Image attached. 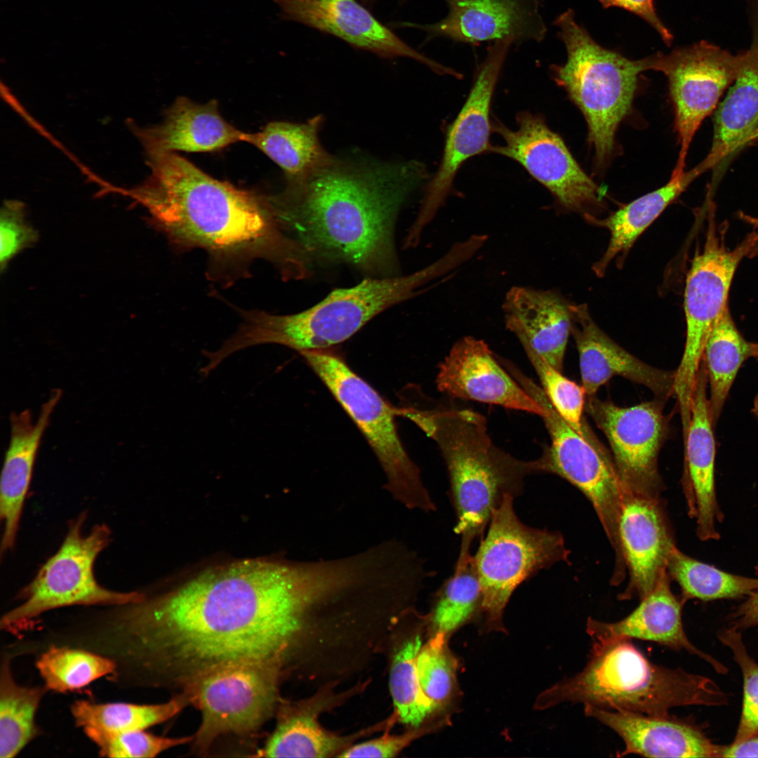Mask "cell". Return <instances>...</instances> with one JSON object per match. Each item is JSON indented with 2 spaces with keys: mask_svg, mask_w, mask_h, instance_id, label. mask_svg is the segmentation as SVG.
<instances>
[{
  "mask_svg": "<svg viewBox=\"0 0 758 758\" xmlns=\"http://www.w3.org/2000/svg\"><path fill=\"white\" fill-rule=\"evenodd\" d=\"M321 592L310 561H238L168 593L114 606L106 643L136 688L182 689L235 664L281 667Z\"/></svg>",
  "mask_w": 758,
  "mask_h": 758,
  "instance_id": "6da1fadb",
  "label": "cell"
},
{
  "mask_svg": "<svg viewBox=\"0 0 758 758\" xmlns=\"http://www.w3.org/2000/svg\"><path fill=\"white\" fill-rule=\"evenodd\" d=\"M415 161L333 157L310 175L267 196L284 232L311 260L347 263L374 277L395 276L394 225L399 209L427 176Z\"/></svg>",
  "mask_w": 758,
  "mask_h": 758,
  "instance_id": "7a4b0ae2",
  "label": "cell"
},
{
  "mask_svg": "<svg viewBox=\"0 0 758 758\" xmlns=\"http://www.w3.org/2000/svg\"><path fill=\"white\" fill-rule=\"evenodd\" d=\"M148 157L152 174L133 195L175 247L204 251L213 268L261 258L286 279L310 274L312 260L282 229L267 196L212 178L175 152Z\"/></svg>",
  "mask_w": 758,
  "mask_h": 758,
  "instance_id": "3957f363",
  "label": "cell"
},
{
  "mask_svg": "<svg viewBox=\"0 0 758 758\" xmlns=\"http://www.w3.org/2000/svg\"><path fill=\"white\" fill-rule=\"evenodd\" d=\"M404 413L439 448L456 517L454 531L460 536L459 552H470L505 496L521 495L525 478L540 474L538 460H519L497 446L486 418L473 410L437 404Z\"/></svg>",
  "mask_w": 758,
  "mask_h": 758,
  "instance_id": "277c9868",
  "label": "cell"
},
{
  "mask_svg": "<svg viewBox=\"0 0 758 758\" xmlns=\"http://www.w3.org/2000/svg\"><path fill=\"white\" fill-rule=\"evenodd\" d=\"M564 703L664 716L673 707L722 706L727 695L711 679L651 661L630 639L592 641L584 668L542 692L534 707Z\"/></svg>",
  "mask_w": 758,
  "mask_h": 758,
  "instance_id": "5b68a950",
  "label": "cell"
},
{
  "mask_svg": "<svg viewBox=\"0 0 758 758\" xmlns=\"http://www.w3.org/2000/svg\"><path fill=\"white\" fill-rule=\"evenodd\" d=\"M440 258L405 276L366 278L358 284L336 288L315 305L291 314L248 311L237 331L225 341L235 353L252 346L277 344L303 351L326 350L349 339L374 317L415 296L421 286L447 273Z\"/></svg>",
  "mask_w": 758,
  "mask_h": 758,
  "instance_id": "8992f818",
  "label": "cell"
},
{
  "mask_svg": "<svg viewBox=\"0 0 758 758\" xmlns=\"http://www.w3.org/2000/svg\"><path fill=\"white\" fill-rule=\"evenodd\" d=\"M567 58L551 67L553 78L583 113L588 140L600 165L611 157L618 127L629 113L639 75L651 69L650 56L632 60L598 44L568 9L554 21Z\"/></svg>",
  "mask_w": 758,
  "mask_h": 758,
  "instance_id": "52a82bcc",
  "label": "cell"
},
{
  "mask_svg": "<svg viewBox=\"0 0 758 758\" xmlns=\"http://www.w3.org/2000/svg\"><path fill=\"white\" fill-rule=\"evenodd\" d=\"M84 514L74 521L58 550L21 592L22 603L1 618L0 629L16 636L33 628L43 613L73 606H117L140 599L138 592H117L101 586L94 575L99 554L109 545L105 524L82 533Z\"/></svg>",
  "mask_w": 758,
  "mask_h": 758,
  "instance_id": "ba28073f",
  "label": "cell"
},
{
  "mask_svg": "<svg viewBox=\"0 0 758 758\" xmlns=\"http://www.w3.org/2000/svg\"><path fill=\"white\" fill-rule=\"evenodd\" d=\"M300 354L368 441L386 474L384 488L408 509L434 511L420 471L398 435L396 411L336 354L327 349Z\"/></svg>",
  "mask_w": 758,
  "mask_h": 758,
  "instance_id": "9c48e42d",
  "label": "cell"
},
{
  "mask_svg": "<svg viewBox=\"0 0 758 758\" xmlns=\"http://www.w3.org/2000/svg\"><path fill=\"white\" fill-rule=\"evenodd\" d=\"M513 375L543 409L540 418L549 434L550 446L538 458L540 473L560 477L590 502L614 551L611 583L620 585L626 578L627 568L619 525L624 498L630 491L621 481L611 454L597 449L571 428L555 411L542 387L520 369Z\"/></svg>",
  "mask_w": 758,
  "mask_h": 758,
  "instance_id": "30bf717a",
  "label": "cell"
},
{
  "mask_svg": "<svg viewBox=\"0 0 758 758\" xmlns=\"http://www.w3.org/2000/svg\"><path fill=\"white\" fill-rule=\"evenodd\" d=\"M507 495L495 510L474 561L481 587V612L487 625L500 628L502 616L516 588L540 571L568 561L562 534L524 524Z\"/></svg>",
  "mask_w": 758,
  "mask_h": 758,
  "instance_id": "8fae6325",
  "label": "cell"
},
{
  "mask_svg": "<svg viewBox=\"0 0 758 758\" xmlns=\"http://www.w3.org/2000/svg\"><path fill=\"white\" fill-rule=\"evenodd\" d=\"M709 208L705 244L702 251L696 253L686 281V340L674 375V395L681 409L691 406L704 349L714 323L728 305L736 269L758 243V232L753 231L735 248H729L725 242L726 225L719 230L712 203Z\"/></svg>",
  "mask_w": 758,
  "mask_h": 758,
  "instance_id": "7c38bea8",
  "label": "cell"
},
{
  "mask_svg": "<svg viewBox=\"0 0 758 758\" xmlns=\"http://www.w3.org/2000/svg\"><path fill=\"white\" fill-rule=\"evenodd\" d=\"M280 666L242 663L205 674L182 689L201 712L194 750L207 752L219 737L258 730L273 713L278 700Z\"/></svg>",
  "mask_w": 758,
  "mask_h": 758,
  "instance_id": "4fadbf2b",
  "label": "cell"
},
{
  "mask_svg": "<svg viewBox=\"0 0 758 758\" xmlns=\"http://www.w3.org/2000/svg\"><path fill=\"white\" fill-rule=\"evenodd\" d=\"M516 119V130L500 121L492 123V131L500 136L503 143L491 145L489 152L520 164L552 194L562 209L584 218L597 217L604 208L601 189L579 166L563 139L538 114L522 112Z\"/></svg>",
  "mask_w": 758,
  "mask_h": 758,
  "instance_id": "5bb4252c",
  "label": "cell"
},
{
  "mask_svg": "<svg viewBox=\"0 0 758 758\" xmlns=\"http://www.w3.org/2000/svg\"><path fill=\"white\" fill-rule=\"evenodd\" d=\"M650 58L651 69L663 72L668 81L680 147L672 173L677 176L685 172L686 156L700 126L716 110L724 93L736 79L740 54L735 55L700 41Z\"/></svg>",
  "mask_w": 758,
  "mask_h": 758,
  "instance_id": "9a60e30c",
  "label": "cell"
},
{
  "mask_svg": "<svg viewBox=\"0 0 758 758\" xmlns=\"http://www.w3.org/2000/svg\"><path fill=\"white\" fill-rule=\"evenodd\" d=\"M513 44L510 40L493 42L479 67L460 111L447 130L438 169L427 185L418 214L406 238L408 245L420 241L424 228L432 220L451 192L463 164L471 157L489 152L492 122L490 110L505 60Z\"/></svg>",
  "mask_w": 758,
  "mask_h": 758,
  "instance_id": "2e32d148",
  "label": "cell"
},
{
  "mask_svg": "<svg viewBox=\"0 0 758 758\" xmlns=\"http://www.w3.org/2000/svg\"><path fill=\"white\" fill-rule=\"evenodd\" d=\"M665 402L656 397L621 407L596 395L586 398L585 411L608 440L618 475L632 493L658 498L664 489L658 456L670 433Z\"/></svg>",
  "mask_w": 758,
  "mask_h": 758,
  "instance_id": "e0dca14e",
  "label": "cell"
},
{
  "mask_svg": "<svg viewBox=\"0 0 758 758\" xmlns=\"http://www.w3.org/2000/svg\"><path fill=\"white\" fill-rule=\"evenodd\" d=\"M438 390L451 399L479 401L541 416L542 406L500 365L481 339L458 340L439 366Z\"/></svg>",
  "mask_w": 758,
  "mask_h": 758,
  "instance_id": "ac0fdd59",
  "label": "cell"
},
{
  "mask_svg": "<svg viewBox=\"0 0 758 758\" xmlns=\"http://www.w3.org/2000/svg\"><path fill=\"white\" fill-rule=\"evenodd\" d=\"M276 1L287 18L334 35L354 47L383 58H408L438 74L462 77L458 72L409 46L355 0Z\"/></svg>",
  "mask_w": 758,
  "mask_h": 758,
  "instance_id": "d6986e66",
  "label": "cell"
},
{
  "mask_svg": "<svg viewBox=\"0 0 758 758\" xmlns=\"http://www.w3.org/2000/svg\"><path fill=\"white\" fill-rule=\"evenodd\" d=\"M448 13L427 25H413L428 39L444 37L456 42L477 44L510 40L519 44L541 42L547 27L538 0H444Z\"/></svg>",
  "mask_w": 758,
  "mask_h": 758,
  "instance_id": "ffe728a7",
  "label": "cell"
},
{
  "mask_svg": "<svg viewBox=\"0 0 758 758\" xmlns=\"http://www.w3.org/2000/svg\"><path fill=\"white\" fill-rule=\"evenodd\" d=\"M619 532L629 581L618 597L641 600L656 587L676 546L661 498L628 491L624 498Z\"/></svg>",
  "mask_w": 758,
  "mask_h": 758,
  "instance_id": "44dd1931",
  "label": "cell"
},
{
  "mask_svg": "<svg viewBox=\"0 0 758 758\" xmlns=\"http://www.w3.org/2000/svg\"><path fill=\"white\" fill-rule=\"evenodd\" d=\"M571 333L587 397L595 396L602 385L616 376L645 386L656 398L665 401L674 394V371L656 368L628 352L597 326L585 304H571Z\"/></svg>",
  "mask_w": 758,
  "mask_h": 758,
  "instance_id": "7402d4cb",
  "label": "cell"
},
{
  "mask_svg": "<svg viewBox=\"0 0 758 758\" xmlns=\"http://www.w3.org/2000/svg\"><path fill=\"white\" fill-rule=\"evenodd\" d=\"M707 379L701 362L692 396L691 420L684 442L681 479L688 514L696 522V535L702 541L718 540L716 523L724 517L717 503L714 481L715 442Z\"/></svg>",
  "mask_w": 758,
  "mask_h": 758,
  "instance_id": "603a6c76",
  "label": "cell"
},
{
  "mask_svg": "<svg viewBox=\"0 0 758 758\" xmlns=\"http://www.w3.org/2000/svg\"><path fill=\"white\" fill-rule=\"evenodd\" d=\"M584 713L622 738L625 749L618 757L634 754L648 757H722L724 745L713 743L689 720L592 705H584Z\"/></svg>",
  "mask_w": 758,
  "mask_h": 758,
  "instance_id": "cb8c5ba5",
  "label": "cell"
},
{
  "mask_svg": "<svg viewBox=\"0 0 758 758\" xmlns=\"http://www.w3.org/2000/svg\"><path fill=\"white\" fill-rule=\"evenodd\" d=\"M667 570L655 589L640 600L628 616L616 622H604L589 617L586 632L592 641L637 639L658 643L675 651L685 650L698 656L719 674L728 668L712 656L698 649L688 638L682 623L685 601L671 589Z\"/></svg>",
  "mask_w": 758,
  "mask_h": 758,
  "instance_id": "d4e9b609",
  "label": "cell"
},
{
  "mask_svg": "<svg viewBox=\"0 0 758 758\" xmlns=\"http://www.w3.org/2000/svg\"><path fill=\"white\" fill-rule=\"evenodd\" d=\"M506 328L557 370H563L571 331V304L552 291L512 286L503 302Z\"/></svg>",
  "mask_w": 758,
  "mask_h": 758,
  "instance_id": "484cf974",
  "label": "cell"
},
{
  "mask_svg": "<svg viewBox=\"0 0 758 758\" xmlns=\"http://www.w3.org/2000/svg\"><path fill=\"white\" fill-rule=\"evenodd\" d=\"M61 396L60 390H53L35 422L27 409L10 416V442L0 481V517L4 528L1 556L15 544L41 440Z\"/></svg>",
  "mask_w": 758,
  "mask_h": 758,
  "instance_id": "4316f807",
  "label": "cell"
},
{
  "mask_svg": "<svg viewBox=\"0 0 758 758\" xmlns=\"http://www.w3.org/2000/svg\"><path fill=\"white\" fill-rule=\"evenodd\" d=\"M758 142V42L740 53L738 74L713 117L710 149L698 164L717 180L739 152Z\"/></svg>",
  "mask_w": 758,
  "mask_h": 758,
  "instance_id": "83f0119b",
  "label": "cell"
},
{
  "mask_svg": "<svg viewBox=\"0 0 758 758\" xmlns=\"http://www.w3.org/2000/svg\"><path fill=\"white\" fill-rule=\"evenodd\" d=\"M246 133L222 118L216 100L199 104L182 96L168 108L161 124L139 130L138 135L150 156L214 152L245 142Z\"/></svg>",
  "mask_w": 758,
  "mask_h": 758,
  "instance_id": "f1b7e54d",
  "label": "cell"
},
{
  "mask_svg": "<svg viewBox=\"0 0 758 758\" xmlns=\"http://www.w3.org/2000/svg\"><path fill=\"white\" fill-rule=\"evenodd\" d=\"M703 173L697 165L680 175L671 176L666 185L623 206L606 218L585 217L591 224L604 227L610 233L606 250L593 265L595 274L603 277L610 262L627 254L642 232Z\"/></svg>",
  "mask_w": 758,
  "mask_h": 758,
  "instance_id": "f546056e",
  "label": "cell"
},
{
  "mask_svg": "<svg viewBox=\"0 0 758 758\" xmlns=\"http://www.w3.org/2000/svg\"><path fill=\"white\" fill-rule=\"evenodd\" d=\"M317 115L305 123L273 121L258 132L246 133V142L258 148L284 172L286 180L305 178L333 157L319 138L323 123Z\"/></svg>",
  "mask_w": 758,
  "mask_h": 758,
  "instance_id": "4dcf8cb0",
  "label": "cell"
},
{
  "mask_svg": "<svg viewBox=\"0 0 758 758\" xmlns=\"http://www.w3.org/2000/svg\"><path fill=\"white\" fill-rule=\"evenodd\" d=\"M16 649L2 653L0 670V757H16L41 735L36 722L40 703L48 691L46 686H25L15 679L12 658Z\"/></svg>",
  "mask_w": 758,
  "mask_h": 758,
  "instance_id": "1f68e13d",
  "label": "cell"
},
{
  "mask_svg": "<svg viewBox=\"0 0 758 758\" xmlns=\"http://www.w3.org/2000/svg\"><path fill=\"white\" fill-rule=\"evenodd\" d=\"M754 356V343L746 341L739 333L727 305L711 330L702 358L710 385L713 424L719 419L739 368Z\"/></svg>",
  "mask_w": 758,
  "mask_h": 758,
  "instance_id": "d6a6232c",
  "label": "cell"
},
{
  "mask_svg": "<svg viewBox=\"0 0 758 758\" xmlns=\"http://www.w3.org/2000/svg\"><path fill=\"white\" fill-rule=\"evenodd\" d=\"M190 700L183 692L158 704L126 702L96 703L77 700L70 706L74 725L107 733H120L147 729L173 717Z\"/></svg>",
  "mask_w": 758,
  "mask_h": 758,
  "instance_id": "836d02e7",
  "label": "cell"
},
{
  "mask_svg": "<svg viewBox=\"0 0 758 758\" xmlns=\"http://www.w3.org/2000/svg\"><path fill=\"white\" fill-rule=\"evenodd\" d=\"M35 667L48 691L67 693L112 674L116 664L111 658L86 649L50 644L39 653Z\"/></svg>",
  "mask_w": 758,
  "mask_h": 758,
  "instance_id": "e575fe53",
  "label": "cell"
},
{
  "mask_svg": "<svg viewBox=\"0 0 758 758\" xmlns=\"http://www.w3.org/2000/svg\"><path fill=\"white\" fill-rule=\"evenodd\" d=\"M666 570L671 580L679 585L685 601L748 597L758 589V578L722 571L686 555L677 546L670 554Z\"/></svg>",
  "mask_w": 758,
  "mask_h": 758,
  "instance_id": "d590c367",
  "label": "cell"
},
{
  "mask_svg": "<svg viewBox=\"0 0 758 758\" xmlns=\"http://www.w3.org/2000/svg\"><path fill=\"white\" fill-rule=\"evenodd\" d=\"M482 600L473 555L459 552L453 574L434 595L430 618L436 632L448 636L481 612Z\"/></svg>",
  "mask_w": 758,
  "mask_h": 758,
  "instance_id": "8d00e7d4",
  "label": "cell"
},
{
  "mask_svg": "<svg viewBox=\"0 0 758 758\" xmlns=\"http://www.w3.org/2000/svg\"><path fill=\"white\" fill-rule=\"evenodd\" d=\"M345 741L323 729L314 714L296 708L280 714L279 722L263 748L265 757H326L338 750Z\"/></svg>",
  "mask_w": 758,
  "mask_h": 758,
  "instance_id": "74e56055",
  "label": "cell"
},
{
  "mask_svg": "<svg viewBox=\"0 0 758 758\" xmlns=\"http://www.w3.org/2000/svg\"><path fill=\"white\" fill-rule=\"evenodd\" d=\"M557 413L576 432L601 451H608L587 425L583 415L587 394L583 385L568 379L528 347H522Z\"/></svg>",
  "mask_w": 758,
  "mask_h": 758,
  "instance_id": "f35d334b",
  "label": "cell"
},
{
  "mask_svg": "<svg viewBox=\"0 0 758 758\" xmlns=\"http://www.w3.org/2000/svg\"><path fill=\"white\" fill-rule=\"evenodd\" d=\"M421 646L420 635L408 640L395 655L390 675V692L399 719L413 727L437 710L420 684L416 660Z\"/></svg>",
  "mask_w": 758,
  "mask_h": 758,
  "instance_id": "ab89813d",
  "label": "cell"
},
{
  "mask_svg": "<svg viewBox=\"0 0 758 758\" xmlns=\"http://www.w3.org/2000/svg\"><path fill=\"white\" fill-rule=\"evenodd\" d=\"M447 637L436 632L421 646L416 660L422 690L437 710L449 703L456 686L458 664L448 648Z\"/></svg>",
  "mask_w": 758,
  "mask_h": 758,
  "instance_id": "60d3db41",
  "label": "cell"
},
{
  "mask_svg": "<svg viewBox=\"0 0 758 758\" xmlns=\"http://www.w3.org/2000/svg\"><path fill=\"white\" fill-rule=\"evenodd\" d=\"M98 750L100 757L152 758L175 746L192 742L194 736L167 738L145 730L107 733L93 729H82Z\"/></svg>",
  "mask_w": 758,
  "mask_h": 758,
  "instance_id": "b9f144b4",
  "label": "cell"
},
{
  "mask_svg": "<svg viewBox=\"0 0 758 758\" xmlns=\"http://www.w3.org/2000/svg\"><path fill=\"white\" fill-rule=\"evenodd\" d=\"M719 641L729 647L743 679V697L740 722L733 743L758 736V663L749 655L740 630L729 627L718 632Z\"/></svg>",
  "mask_w": 758,
  "mask_h": 758,
  "instance_id": "7bdbcfd3",
  "label": "cell"
},
{
  "mask_svg": "<svg viewBox=\"0 0 758 758\" xmlns=\"http://www.w3.org/2000/svg\"><path fill=\"white\" fill-rule=\"evenodd\" d=\"M38 239V232L26 221L25 204L13 199L4 202L0 213L1 272L14 256Z\"/></svg>",
  "mask_w": 758,
  "mask_h": 758,
  "instance_id": "ee69618b",
  "label": "cell"
},
{
  "mask_svg": "<svg viewBox=\"0 0 758 758\" xmlns=\"http://www.w3.org/2000/svg\"><path fill=\"white\" fill-rule=\"evenodd\" d=\"M418 733L411 732L399 736H383L348 747L340 757H393L398 754Z\"/></svg>",
  "mask_w": 758,
  "mask_h": 758,
  "instance_id": "f6af8a7d",
  "label": "cell"
},
{
  "mask_svg": "<svg viewBox=\"0 0 758 758\" xmlns=\"http://www.w3.org/2000/svg\"><path fill=\"white\" fill-rule=\"evenodd\" d=\"M604 8L616 6L632 12L648 22L660 36L667 46H670L673 35L656 13L653 0H599Z\"/></svg>",
  "mask_w": 758,
  "mask_h": 758,
  "instance_id": "bcb514c9",
  "label": "cell"
},
{
  "mask_svg": "<svg viewBox=\"0 0 758 758\" xmlns=\"http://www.w3.org/2000/svg\"><path fill=\"white\" fill-rule=\"evenodd\" d=\"M728 618L730 627L738 630L758 625V589L749 595Z\"/></svg>",
  "mask_w": 758,
  "mask_h": 758,
  "instance_id": "7dc6e473",
  "label": "cell"
},
{
  "mask_svg": "<svg viewBox=\"0 0 758 758\" xmlns=\"http://www.w3.org/2000/svg\"><path fill=\"white\" fill-rule=\"evenodd\" d=\"M722 757H758V736L742 743L724 745Z\"/></svg>",
  "mask_w": 758,
  "mask_h": 758,
  "instance_id": "c3c4849f",
  "label": "cell"
},
{
  "mask_svg": "<svg viewBox=\"0 0 758 758\" xmlns=\"http://www.w3.org/2000/svg\"><path fill=\"white\" fill-rule=\"evenodd\" d=\"M752 411L754 414L758 418V394L754 400Z\"/></svg>",
  "mask_w": 758,
  "mask_h": 758,
  "instance_id": "681fc988",
  "label": "cell"
},
{
  "mask_svg": "<svg viewBox=\"0 0 758 758\" xmlns=\"http://www.w3.org/2000/svg\"><path fill=\"white\" fill-rule=\"evenodd\" d=\"M754 358L758 359V343H754Z\"/></svg>",
  "mask_w": 758,
  "mask_h": 758,
  "instance_id": "f907efd6",
  "label": "cell"
},
{
  "mask_svg": "<svg viewBox=\"0 0 758 758\" xmlns=\"http://www.w3.org/2000/svg\"><path fill=\"white\" fill-rule=\"evenodd\" d=\"M757 221H758V219H757Z\"/></svg>",
  "mask_w": 758,
  "mask_h": 758,
  "instance_id": "816d5d0a",
  "label": "cell"
}]
</instances>
